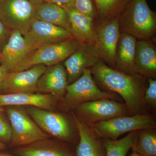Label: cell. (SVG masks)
<instances>
[{
  "label": "cell",
  "mask_w": 156,
  "mask_h": 156,
  "mask_svg": "<svg viewBox=\"0 0 156 156\" xmlns=\"http://www.w3.org/2000/svg\"><path fill=\"white\" fill-rule=\"evenodd\" d=\"M90 69L95 83L105 91L122 98L129 115L147 113L144 99L145 78L112 68L101 59Z\"/></svg>",
  "instance_id": "6da1fadb"
},
{
  "label": "cell",
  "mask_w": 156,
  "mask_h": 156,
  "mask_svg": "<svg viewBox=\"0 0 156 156\" xmlns=\"http://www.w3.org/2000/svg\"><path fill=\"white\" fill-rule=\"evenodd\" d=\"M119 19L120 32L144 41L151 40L155 34L156 13L146 0H130Z\"/></svg>",
  "instance_id": "7a4b0ae2"
},
{
  "label": "cell",
  "mask_w": 156,
  "mask_h": 156,
  "mask_svg": "<svg viewBox=\"0 0 156 156\" xmlns=\"http://www.w3.org/2000/svg\"><path fill=\"white\" fill-rule=\"evenodd\" d=\"M5 112L11 126V148L48 139V134L41 129L21 106H9Z\"/></svg>",
  "instance_id": "3957f363"
},
{
  "label": "cell",
  "mask_w": 156,
  "mask_h": 156,
  "mask_svg": "<svg viewBox=\"0 0 156 156\" xmlns=\"http://www.w3.org/2000/svg\"><path fill=\"white\" fill-rule=\"evenodd\" d=\"M92 127L102 138L116 140L126 133L155 129L156 117L154 114L149 113L120 116L96 123Z\"/></svg>",
  "instance_id": "277c9868"
},
{
  "label": "cell",
  "mask_w": 156,
  "mask_h": 156,
  "mask_svg": "<svg viewBox=\"0 0 156 156\" xmlns=\"http://www.w3.org/2000/svg\"><path fill=\"white\" fill-rule=\"evenodd\" d=\"M121 98L113 92L101 90L93 77L90 69H85L78 80L69 84L62 102L68 108L75 109L85 102L108 98L119 101Z\"/></svg>",
  "instance_id": "5b68a950"
},
{
  "label": "cell",
  "mask_w": 156,
  "mask_h": 156,
  "mask_svg": "<svg viewBox=\"0 0 156 156\" xmlns=\"http://www.w3.org/2000/svg\"><path fill=\"white\" fill-rule=\"evenodd\" d=\"M27 112L43 131L58 140L78 144L69 119L61 113L28 106Z\"/></svg>",
  "instance_id": "8992f818"
},
{
  "label": "cell",
  "mask_w": 156,
  "mask_h": 156,
  "mask_svg": "<svg viewBox=\"0 0 156 156\" xmlns=\"http://www.w3.org/2000/svg\"><path fill=\"white\" fill-rule=\"evenodd\" d=\"M74 109L76 113H73L78 119L91 126L115 117L129 115L126 104L108 98L85 102Z\"/></svg>",
  "instance_id": "52a82bcc"
},
{
  "label": "cell",
  "mask_w": 156,
  "mask_h": 156,
  "mask_svg": "<svg viewBox=\"0 0 156 156\" xmlns=\"http://www.w3.org/2000/svg\"><path fill=\"white\" fill-rule=\"evenodd\" d=\"M80 44L74 38L47 45L34 50L15 72L28 69L34 66H51L64 61L77 50Z\"/></svg>",
  "instance_id": "ba28073f"
},
{
  "label": "cell",
  "mask_w": 156,
  "mask_h": 156,
  "mask_svg": "<svg viewBox=\"0 0 156 156\" xmlns=\"http://www.w3.org/2000/svg\"><path fill=\"white\" fill-rule=\"evenodd\" d=\"M34 9L29 0H0V20L24 35L34 19Z\"/></svg>",
  "instance_id": "9c48e42d"
},
{
  "label": "cell",
  "mask_w": 156,
  "mask_h": 156,
  "mask_svg": "<svg viewBox=\"0 0 156 156\" xmlns=\"http://www.w3.org/2000/svg\"><path fill=\"white\" fill-rule=\"evenodd\" d=\"M23 36L29 47L34 50L74 38L70 32L64 29L35 19Z\"/></svg>",
  "instance_id": "30bf717a"
},
{
  "label": "cell",
  "mask_w": 156,
  "mask_h": 156,
  "mask_svg": "<svg viewBox=\"0 0 156 156\" xmlns=\"http://www.w3.org/2000/svg\"><path fill=\"white\" fill-rule=\"evenodd\" d=\"M119 16L97 25V42L96 49L98 54L108 66L115 69L117 45L120 35Z\"/></svg>",
  "instance_id": "8fae6325"
},
{
  "label": "cell",
  "mask_w": 156,
  "mask_h": 156,
  "mask_svg": "<svg viewBox=\"0 0 156 156\" xmlns=\"http://www.w3.org/2000/svg\"><path fill=\"white\" fill-rule=\"evenodd\" d=\"M47 67L37 65L24 70L7 73L0 88V94L36 92L38 81Z\"/></svg>",
  "instance_id": "7c38bea8"
},
{
  "label": "cell",
  "mask_w": 156,
  "mask_h": 156,
  "mask_svg": "<svg viewBox=\"0 0 156 156\" xmlns=\"http://www.w3.org/2000/svg\"><path fill=\"white\" fill-rule=\"evenodd\" d=\"M34 51L27 44L21 33L13 30L9 41L1 53V65L8 73L15 72Z\"/></svg>",
  "instance_id": "4fadbf2b"
},
{
  "label": "cell",
  "mask_w": 156,
  "mask_h": 156,
  "mask_svg": "<svg viewBox=\"0 0 156 156\" xmlns=\"http://www.w3.org/2000/svg\"><path fill=\"white\" fill-rule=\"evenodd\" d=\"M100 60L95 46L80 45L77 50L64 61L68 84L78 80L84 71L91 68Z\"/></svg>",
  "instance_id": "5bb4252c"
},
{
  "label": "cell",
  "mask_w": 156,
  "mask_h": 156,
  "mask_svg": "<svg viewBox=\"0 0 156 156\" xmlns=\"http://www.w3.org/2000/svg\"><path fill=\"white\" fill-rule=\"evenodd\" d=\"M71 144L62 140L46 139L14 148L16 156H76Z\"/></svg>",
  "instance_id": "9a60e30c"
},
{
  "label": "cell",
  "mask_w": 156,
  "mask_h": 156,
  "mask_svg": "<svg viewBox=\"0 0 156 156\" xmlns=\"http://www.w3.org/2000/svg\"><path fill=\"white\" fill-rule=\"evenodd\" d=\"M79 136L76 156H106L103 138L98 135L92 126L82 122L73 113Z\"/></svg>",
  "instance_id": "2e32d148"
},
{
  "label": "cell",
  "mask_w": 156,
  "mask_h": 156,
  "mask_svg": "<svg viewBox=\"0 0 156 156\" xmlns=\"http://www.w3.org/2000/svg\"><path fill=\"white\" fill-rule=\"evenodd\" d=\"M70 23V32L81 45L95 46L97 38L95 19L83 14L75 7L66 11Z\"/></svg>",
  "instance_id": "e0dca14e"
},
{
  "label": "cell",
  "mask_w": 156,
  "mask_h": 156,
  "mask_svg": "<svg viewBox=\"0 0 156 156\" xmlns=\"http://www.w3.org/2000/svg\"><path fill=\"white\" fill-rule=\"evenodd\" d=\"M69 85L67 74L61 63L47 66L37 85V91L48 92L62 101Z\"/></svg>",
  "instance_id": "ac0fdd59"
},
{
  "label": "cell",
  "mask_w": 156,
  "mask_h": 156,
  "mask_svg": "<svg viewBox=\"0 0 156 156\" xmlns=\"http://www.w3.org/2000/svg\"><path fill=\"white\" fill-rule=\"evenodd\" d=\"M58 99L50 94L22 92L0 94V108L9 106H32L52 110Z\"/></svg>",
  "instance_id": "d6986e66"
},
{
  "label": "cell",
  "mask_w": 156,
  "mask_h": 156,
  "mask_svg": "<svg viewBox=\"0 0 156 156\" xmlns=\"http://www.w3.org/2000/svg\"><path fill=\"white\" fill-rule=\"evenodd\" d=\"M134 66L138 75L154 79L156 76V50L151 42L144 40L136 41Z\"/></svg>",
  "instance_id": "ffe728a7"
},
{
  "label": "cell",
  "mask_w": 156,
  "mask_h": 156,
  "mask_svg": "<svg viewBox=\"0 0 156 156\" xmlns=\"http://www.w3.org/2000/svg\"><path fill=\"white\" fill-rule=\"evenodd\" d=\"M136 41V39L133 36L120 33L116 52L115 69L126 73L138 75L135 71L134 66Z\"/></svg>",
  "instance_id": "44dd1931"
},
{
  "label": "cell",
  "mask_w": 156,
  "mask_h": 156,
  "mask_svg": "<svg viewBox=\"0 0 156 156\" xmlns=\"http://www.w3.org/2000/svg\"><path fill=\"white\" fill-rule=\"evenodd\" d=\"M34 18L70 32V23L67 12L56 4L44 2L34 5Z\"/></svg>",
  "instance_id": "7402d4cb"
},
{
  "label": "cell",
  "mask_w": 156,
  "mask_h": 156,
  "mask_svg": "<svg viewBox=\"0 0 156 156\" xmlns=\"http://www.w3.org/2000/svg\"><path fill=\"white\" fill-rule=\"evenodd\" d=\"M130 0H93L98 25L119 16Z\"/></svg>",
  "instance_id": "603a6c76"
},
{
  "label": "cell",
  "mask_w": 156,
  "mask_h": 156,
  "mask_svg": "<svg viewBox=\"0 0 156 156\" xmlns=\"http://www.w3.org/2000/svg\"><path fill=\"white\" fill-rule=\"evenodd\" d=\"M137 132H130L125 137L119 140L103 138L106 156H126L136 142Z\"/></svg>",
  "instance_id": "cb8c5ba5"
},
{
  "label": "cell",
  "mask_w": 156,
  "mask_h": 156,
  "mask_svg": "<svg viewBox=\"0 0 156 156\" xmlns=\"http://www.w3.org/2000/svg\"><path fill=\"white\" fill-rule=\"evenodd\" d=\"M155 129L138 131L133 151L140 156L156 155V133Z\"/></svg>",
  "instance_id": "d4e9b609"
},
{
  "label": "cell",
  "mask_w": 156,
  "mask_h": 156,
  "mask_svg": "<svg viewBox=\"0 0 156 156\" xmlns=\"http://www.w3.org/2000/svg\"><path fill=\"white\" fill-rule=\"evenodd\" d=\"M11 136V126L9 119L4 114L2 108H0V140L9 145Z\"/></svg>",
  "instance_id": "484cf974"
},
{
  "label": "cell",
  "mask_w": 156,
  "mask_h": 156,
  "mask_svg": "<svg viewBox=\"0 0 156 156\" xmlns=\"http://www.w3.org/2000/svg\"><path fill=\"white\" fill-rule=\"evenodd\" d=\"M75 6L83 14L96 19V12L93 0H74Z\"/></svg>",
  "instance_id": "4316f807"
},
{
  "label": "cell",
  "mask_w": 156,
  "mask_h": 156,
  "mask_svg": "<svg viewBox=\"0 0 156 156\" xmlns=\"http://www.w3.org/2000/svg\"><path fill=\"white\" fill-rule=\"evenodd\" d=\"M148 87L144 92V99L147 106L156 108V80L152 78H148Z\"/></svg>",
  "instance_id": "83f0119b"
},
{
  "label": "cell",
  "mask_w": 156,
  "mask_h": 156,
  "mask_svg": "<svg viewBox=\"0 0 156 156\" xmlns=\"http://www.w3.org/2000/svg\"><path fill=\"white\" fill-rule=\"evenodd\" d=\"M12 30L0 20V53L9 41Z\"/></svg>",
  "instance_id": "f1b7e54d"
},
{
  "label": "cell",
  "mask_w": 156,
  "mask_h": 156,
  "mask_svg": "<svg viewBox=\"0 0 156 156\" xmlns=\"http://www.w3.org/2000/svg\"><path fill=\"white\" fill-rule=\"evenodd\" d=\"M44 2L56 4L66 11L73 7H75L74 0H44Z\"/></svg>",
  "instance_id": "f546056e"
},
{
  "label": "cell",
  "mask_w": 156,
  "mask_h": 156,
  "mask_svg": "<svg viewBox=\"0 0 156 156\" xmlns=\"http://www.w3.org/2000/svg\"><path fill=\"white\" fill-rule=\"evenodd\" d=\"M8 73L7 70L2 66L0 65V88H1L2 84V83L4 78L6 74Z\"/></svg>",
  "instance_id": "4dcf8cb0"
},
{
  "label": "cell",
  "mask_w": 156,
  "mask_h": 156,
  "mask_svg": "<svg viewBox=\"0 0 156 156\" xmlns=\"http://www.w3.org/2000/svg\"><path fill=\"white\" fill-rule=\"evenodd\" d=\"M7 148V145L0 140V151L5 150Z\"/></svg>",
  "instance_id": "1f68e13d"
},
{
  "label": "cell",
  "mask_w": 156,
  "mask_h": 156,
  "mask_svg": "<svg viewBox=\"0 0 156 156\" xmlns=\"http://www.w3.org/2000/svg\"><path fill=\"white\" fill-rule=\"evenodd\" d=\"M29 1L34 5H36L44 2V0H29Z\"/></svg>",
  "instance_id": "d6a6232c"
},
{
  "label": "cell",
  "mask_w": 156,
  "mask_h": 156,
  "mask_svg": "<svg viewBox=\"0 0 156 156\" xmlns=\"http://www.w3.org/2000/svg\"><path fill=\"white\" fill-rule=\"evenodd\" d=\"M0 156H16L14 155L13 154L5 152L0 151Z\"/></svg>",
  "instance_id": "836d02e7"
},
{
  "label": "cell",
  "mask_w": 156,
  "mask_h": 156,
  "mask_svg": "<svg viewBox=\"0 0 156 156\" xmlns=\"http://www.w3.org/2000/svg\"><path fill=\"white\" fill-rule=\"evenodd\" d=\"M129 156H140L138 154L135 152L133 151V153L131 154V155Z\"/></svg>",
  "instance_id": "e575fe53"
},
{
  "label": "cell",
  "mask_w": 156,
  "mask_h": 156,
  "mask_svg": "<svg viewBox=\"0 0 156 156\" xmlns=\"http://www.w3.org/2000/svg\"><path fill=\"white\" fill-rule=\"evenodd\" d=\"M1 53H0V65H1Z\"/></svg>",
  "instance_id": "d590c367"
},
{
  "label": "cell",
  "mask_w": 156,
  "mask_h": 156,
  "mask_svg": "<svg viewBox=\"0 0 156 156\" xmlns=\"http://www.w3.org/2000/svg\"><path fill=\"white\" fill-rule=\"evenodd\" d=\"M156 156V155H154V156Z\"/></svg>",
  "instance_id": "8d00e7d4"
}]
</instances>
